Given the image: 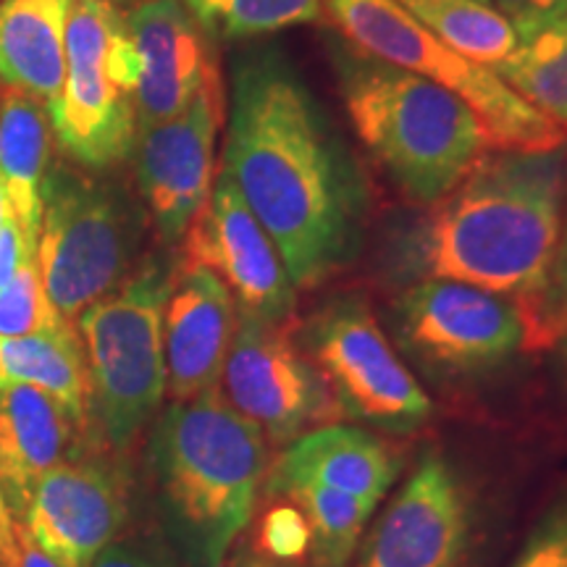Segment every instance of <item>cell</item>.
<instances>
[{
    "label": "cell",
    "mask_w": 567,
    "mask_h": 567,
    "mask_svg": "<svg viewBox=\"0 0 567 567\" xmlns=\"http://www.w3.org/2000/svg\"><path fill=\"white\" fill-rule=\"evenodd\" d=\"M59 321L63 318H59L48 300L34 258L19 268L9 287L0 289V337H27Z\"/></svg>",
    "instance_id": "cell-28"
},
{
    "label": "cell",
    "mask_w": 567,
    "mask_h": 567,
    "mask_svg": "<svg viewBox=\"0 0 567 567\" xmlns=\"http://www.w3.org/2000/svg\"><path fill=\"white\" fill-rule=\"evenodd\" d=\"M509 567H567V494L542 515Z\"/></svg>",
    "instance_id": "cell-29"
},
{
    "label": "cell",
    "mask_w": 567,
    "mask_h": 567,
    "mask_svg": "<svg viewBox=\"0 0 567 567\" xmlns=\"http://www.w3.org/2000/svg\"><path fill=\"white\" fill-rule=\"evenodd\" d=\"M515 27L517 40L567 17V0H486Z\"/></svg>",
    "instance_id": "cell-31"
},
{
    "label": "cell",
    "mask_w": 567,
    "mask_h": 567,
    "mask_svg": "<svg viewBox=\"0 0 567 567\" xmlns=\"http://www.w3.org/2000/svg\"><path fill=\"white\" fill-rule=\"evenodd\" d=\"M140 55L137 130L174 118L216 76L200 21L184 0H147L126 13Z\"/></svg>",
    "instance_id": "cell-17"
},
{
    "label": "cell",
    "mask_w": 567,
    "mask_h": 567,
    "mask_svg": "<svg viewBox=\"0 0 567 567\" xmlns=\"http://www.w3.org/2000/svg\"><path fill=\"white\" fill-rule=\"evenodd\" d=\"M473 509L455 467L423 457L375 523L358 567H465Z\"/></svg>",
    "instance_id": "cell-14"
},
{
    "label": "cell",
    "mask_w": 567,
    "mask_h": 567,
    "mask_svg": "<svg viewBox=\"0 0 567 567\" xmlns=\"http://www.w3.org/2000/svg\"><path fill=\"white\" fill-rule=\"evenodd\" d=\"M34 258H38V245L27 237L19 218L9 208L3 226H0V289L9 287L13 276L19 274V268Z\"/></svg>",
    "instance_id": "cell-32"
},
{
    "label": "cell",
    "mask_w": 567,
    "mask_h": 567,
    "mask_svg": "<svg viewBox=\"0 0 567 567\" xmlns=\"http://www.w3.org/2000/svg\"><path fill=\"white\" fill-rule=\"evenodd\" d=\"M334 66L354 132L415 205L450 195L486 153L478 116L442 84L352 45H337Z\"/></svg>",
    "instance_id": "cell-4"
},
{
    "label": "cell",
    "mask_w": 567,
    "mask_h": 567,
    "mask_svg": "<svg viewBox=\"0 0 567 567\" xmlns=\"http://www.w3.org/2000/svg\"><path fill=\"white\" fill-rule=\"evenodd\" d=\"M221 124L218 74L195 101L166 122L142 126L134 140V176L161 243H182L208 200L216 176V132Z\"/></svg>",
    "instance_id": "cell-13"
},
{
    "label": "cell",
    "mask_w": 567,
    "mask_h": 567,
    "mask_svg": "<svg viewBox=\"0 0 567 567\" xmlns=\"http://www.w3.org/2000/svg\"><path fill=\"white\" fill-rule=\"evenodd\" d=\"M494 74L567 134V17L517 40Z\"/></svg>",
    "instance_id": "cell-23"
},
{
    "label": "cell",
    "mask_w": 567,
    "mask_h": 567,
    "mask_svg": "<svg viewBox=\"0 0 567 567\" xmlns=\"http://www.w3.org/2000/svg\"><path fill=\"white\" fill-rule=\"evenodd\" d=\"M400 455L381 439L331 423L287 444L268 476V492L284 494L292 486L316 484L379 505L400 476Z\"/></svg>",
    "instance_id": "cell-19"
},
{
    "label": "cell",
    "mask_w": 567,
    "mask_h": 567,
    "mask_svg": "<svg viewBox=\"0 0 567 567\" xmlns=\"http://www.w3.org/2000/svg\"><path fill=\"white\" fill-rule=\"evenodd\" d=\"M71 6L74 0H0V92H24L48 111L59 103Z\"/></svg>",
    "instance_id": "cell-20"
},
{
    "label": "cell",
    "mask_w": 567,
    "mask_h": 567,
    "mask_svg": "<svg viewBox=\"0 0 567 567\" xmlns=\"http://www.w3.org/2000/svg\"><path fill=\"white\" fill-rule=\"evenodd\" d=\"M229 405L274 444H292L342 417L334 394L287 329L239 313L221 373Z\"/></svg>",
    "instance_id": "cell-11"
},
{
    "label": "cell",
    "mask_w": 567,
    "mask_h": 567,
    "mask_svg": "<svg viewBox=\"0 0 567 567\" xmlns=\"http://www.w3.org/2000/svg\"><path fill=\"white\" fill-rule=\"evenodd\" d=\"M337 30L354 51L442 84L467 103L484 126L492 151L547 153L567 145V134L507 87L494 69L444 45L400 0H323Z\"/></svg>",
    "instance_id": "cell-6"
},
{
    "label": "cell",
    "mask_w": 567,
    "mask_h": 567,
    "mask_svg": "<svg viewBox=\"0 0 567 567\" xmlns=\"http://www.w3.org/2000/svg\"><path fill=\"white\" fill-rule=\"evenodd\" d=\"M142 213L118 184L55 166L42 182L38 268L63 321L122 287L142 243Z\"/></svg>",
    "instance_id": "cell-7"
},
{
    "label": "cell",
    "mask_w": 567,
    "mask_h": 567,
    "mask_svg": "<svg viewBox=\"0 0 567 567\" xmlns=\"http://www.w3.org/2000/svg\"><path fill=\"white\" fill-rule=\"evenodd\" d=\"M463 59L494 69L517 48V32L484 0H421L408 9Z\"/></svg>",
    "instance_id": "cell-24"
},
{
    "label": "cell",
    "mask_w": 567,
    "mask_h": 567,
    "mask_svg": "<svg viewBox=\"0 0 567 567\" xmlns=\"http://www.w3.org/2000/svg\"><path fill=\"white\" fill-rule=\"evenodd\" d=\"M266 465L264 431L218 389L163 410L151 436L155 494L189 567H224L255 513Z\"/></svg>",
    "instance_id": "cell-3"
},
{
    "label": "cell",
    "mask_w": 567,
    "mask_h": 567,
    "mask_svg": "<svg viewBox=\"0 0 567 567\" xmlns=\"http://www.w3.org/2000/svg\"><path fill=\"white\" fill-rule=\"evenodd\" d=\"M126 520V486L95 460L61 463L34 486L24 523L32 542L63 567H90Z\"/></svg>",
    "instance_id": "cell-15"
},
{
    "label": "cell",
    "mask_w": 567,
    "mask_h": 567,
    "mask_svg": "<svg viewBox=\"0 0 567 567\" xmlns=\"http://www.w3.org/2000/svg\"><path fill=\"white\" fill-rule=\"evenodd\" d=\"M305 347L352 421L410 434L434 413L363 297H339L318 310L305 329Z\"/></svg>",
    "instance_id": "cell-10"
},
{
    "label": "cell",
    "mask_w": 567,
    "mask_h": 567,
    "mask_svg": "<svg viewBox=\"0 0 567 567\" xmlns=\"http://www.w3.org/2000/svg\"><path fill=\"white\" fill-rule=\"evenodd\" d=\"M111 3H113V6H118V9H122V6H132V9H134V6L147 3V0H111Z\"/></svg>",
    "instance_id": "cell-40"
},
{
    "label": "cell",
    "mask_w": 567,
    "mask_h": 567,
    "mask_svg": "<svg viewBox=\"0 0 567 567\" xmlns=\"http://www.w3.org/2000/svg\"><path fill=\"white\" fill-rule=\"evenodd\" d=\"M226 0H187V6L193 9L197 21L205 27H216L218 13H221Z\"/></svg>",
    "instance_id": "cell-36"
},
{
    "label": "cell",
    "mask_w": 567,
    "mask_h": 567,
    "mask_svg": "<svg viewBox=\"0 0 567 567\" xmlns=\"http://www.w3.org/2000/svg\"><path fill=\"white\" fill-rule=\"evenodd\" d=\"M237 318L234 297L216 274L182 260L174 266L163 310L166 392L174 402L216 392Z\"/></svg>",
    "instance_id": "cell-16"
},
{
    "label": "cell",
    "mask_w": 567,
    "mask_h": 567,
    "mask_svg": "<svg viewBox=\"0 0 567 567\" xmlns=\"http://www.w3.org/2000/svg\"><path fill=\"white\" fill-rule=\"evenodd\" d=\"M95 444L90 423L30 384H0V494L13 520L30 507L38 481Z\"/></svg>",
    "instance_id": "cell-18"
},
{
    "label": "cell",
    "mask_w": 567,
    "mask_h": 567,
    "mask_svg": "<svg viewBox=\"0 0 567 567\" xmlns=\"http://www.w3.org/2000/svg\"><path fill=\"white\" fill-rule=\"evenodd\" d=\"M565 195L567 145L484 153L450 195L389 234L384 271L396 284L444 279L528 300L555 255Z\"/></svg>",
    "instance_id": "cell-2"
},
{
    "label": "cell",
    "mask_w": 567,
    "mask_h": 567,
    "mask_svg": "<svg viewBox=\"0 0 567 567\" xmlns=\"http://www.w3.org/2000/svg\"><path fill=\"white\" fill-rule=\"evenodd\" d=\"M6 213H9V200H6V189H3V182H0V226H3V218Z\"/></svg>",
    "instance_id": "cell-39"
},
{
    "label": "cell",
    "mask_w": 567,
    "mask_h": 567,
    "mask_svg": "<svg viewBox=\"0 0 567 567\" xmlns=\"http://www.w3.org/2000/svg\"><path fill=\"white\" fill-rule=\"evenodd\" d=\"M321 17V0H226L216 24L226 38H260Z\"/></svg>",
    "instance_id": "cell-27"
},
{
    "label": "cell",
    "mask_w": 567,
    "mask_h": 567,
    "mask_svg": "<svg viewBox=\"0 0 567 567\" xmlns=\"http://www.w3.org/2000/svg\"><path fill=\"white\" fill-rule=\"evenodd\" d=\"M231 567H284L279 559H271L266 555H243Z\"/></svg>",
    "instance_id": "cell-37"
},
{
    "label": "cell",
    "mask_w": 567,
    "mask_h": 567,
    "mask_svg": "<svg viewBox=\"0 0 567 567\" xmlns=\"http://www.w3.org/2000/svg\"><path fill=\"white\" fill-rule=\"evenodd\" d=\"M400 3H402V6H405V9H410V6L421 3V0H400ZM484 3H486V0H484Z\"/></svg>",
    "instance_id": "cell-42"
},
{
    "label": "cell",
    "mask_w": 567,
    "mask_h": 567,
    "mask_svg": "<svg viewBox=\"0 0 567 567\" xmlns=\"http://www.w3.org/2000/svg\"><path fill=\"white\" fill-rule=\"evenodd\" d=\"M555 350H557V365H559V373H563V379H565V384H567V334L559 339V342L555 344Z\"/></svg>",
    "instance_id": "cell-38"
},
{
    "label": "cell",
    "mask_w": 567,
    "mask_h": 567,
    "mask_svg": "<svg viewBox=\"0 0 567 567\" xmlns=\"http://www.w3.org/2000/svg\"><path fill=\"white\" fill-rule=\"evenodd\" d=\"M53 122L45 105L24 92H0V182L21 229L38 245L42 182L51 172Z\"/></svg>",
    "instance_id": "cell-21"
},
{
    "label": "cell",
    "mask_w": 567,
    "mask_h": 567,
    "mask_svg": "<svg viewBox=\"0 0 567 567\" xmlns=\"http://www.w3.org/2000/svg\"><path fill=\"white\" fill-rule=\"evenodd\" d=\"M224 168L274 239L295 289L354 264L371 218V184L350 142L279 45L234 61Z\"/></svg>",
    "instance_id": "cell-1"
},
{
    "label": "cell",
    "mask_w": 567,
    "mask_h": 567,
    "mask_svg": "<svg viewBox=\"0 0 567 567\" xmlns=\"http://www.w3.org/2000/svg\"><path fill=\"white\" fill-rule=\"evenodd\" d=\"M394 342L436 379H473L526 350V318L517 300L471 284H410L392 305Z\"/></svg>",
    "instance_id": "cell-9"
},
{
    "label": "cell",
    "mask_w": 567,
    "mask_h": 567,
    "mask_svg": "<svg viewBox=\"0 0 567 567\" xmlns=\"http://www.w3.org/2000/svg\"><path fill=\"white\" fill-rule=\"evenodd\" d=\"M90 567H172L158 551L140 542L109 544L101 555L92 559Z\"/></svg>",
    "instance_id": "cell-33"
},
{
    "label": "cell",
    "mask_w": 567,
    "mask_h": 567,
    "mask_svg": "<svg viewBox=\"0 0 567 567\" xmlns=\"http://www.w3.org/2000/svg\"><path fill=\"white\" fill-rule=\"evenodd\" d=\"M517 305L526 318V350H547L567 334V216L542 287Z\"/></svg>",
    "instance_id": "cell-26"
},
{
    "label": "cell",
    "mask_w": 567,
    "mask_h": 567,
    "mask_svg": "<svg viewBox=\"0 0 567 567\" xmlns=\"http://www.w3.org/2000/svg\"><path fill=\"white\" fill-rule=\"evenodd\" d=\"M140 55L126 13L111 0H74L66 24V82L51 122L82 166H116L137 140Z\"/></svg>",
    "instance_id": "cell-8"
},
{
    "label": "cell",
    "mask_w": 567,
    "mask_h": 567,
    "mask_svg": "<svg viewBox=\"0 0 567 567\" xmlns=\"http://www.w3.org/2000/svg\"><path fill=\"white\" fill-rule=\"evenodd\" d=\"M182 264L203 266L226 284L239 313L287 329L295 318V284L274 239L221 168L208 200L182 239Z\"/></svg>",
    "instance_id": "cell-12"
},
{
    "label": "cell",
    "mask_w": 567,
    "mask_h": 567,
    "mask_svg": "<svg viewBox=\"0 0 567 567\" xmlns=\"http://www.w3.org/2000/svg\"><path fill=\"white\" fill-rule=\"evenodd\" d=\"M0 515H11L9 507H6V502H3V494H0Z\"/></svg>",
    "instance_id": "cell-41"
},
{
    "label": "cell",
    "mask_w": 567,
    "mask_h": 567,
    "mask_svg": "<svg viewBox=\"0 0 567 567\" xmlns=\"http://www.w3.org/2000/svg\"><path fill=\"white\" fill-rule=\"evenodd\" d=\"M13 538H17V567H63L32 542L21 520L13 523Z\"/></svg>",
    "instance_id": "cell-34"
},
{
    "label": "cell",
    "mask_w": 567,
    "mask_h": 567,
    "mask_svg": "<svg viewBox=\"0 0 567 567\" xmlns=\"http://www.w3.org/2000/svg\"><path fill=\"white\" fill-rule=\"evenodd\" d=\"M260 544H264L266 557L287 559L300 557L310 544V530L305 517L297 507H276L268 513L264 520V530H260Z\"/></svg>",
    "instance_id": "cell-30"
},
{
    "label": "cell",
    "mask_w": 567,
    "mask_h": 567,
    "mask_svg": "<svg viewBox=\"0 0 567 567\" xmlns=\"http://www.w3.org/2000/svg\"><path fill=\"white\" fill-rule=\"evenodd\" d=\"M0 384L45 389L87 421V363L76 326L59 321L27 337H0Z\"/></svg>",
    "instance_id": "cell-22"
},
{
    "label": "cell",
    "mask_w": 567,
    "mask_h": 567,
    "mask_svg": "<svg viewBox=\"0 0 567 567\" xmlns=\"http://www.w3.org/2000/svg\"><path fill=\"white\" fill-rule=\"evenodd\" d=\"M174 266L145 258L122 287L84 308L76 334L87 363V421L97 446L126 452L166 394L163 310Z\"/></svg>",
    "instance_id": "cell-5"
},
{
    "label": "cell",
    "mask_w": 567,
    "mask_h": 567,
    "mask_svg": "<svg viewBox=\"0 0 567 567\" xmlns=\"http://www.w3.org/2000/svg\"><path fill=\"white\" fill-rule=\"evenodd\" d=\"M13 517L0 515V567H17V538H13Z\"/></svg>",
    "instance_id": "cell-35"
},
{
    "label": "cell",
    "mask_w": 567,
    "mask_h": 567,
    "mask_svg": "<svg viewBox=\"0 0 567 567\" xmlns=\"http://www.w3.org/2000/svg\"><path fill=\"white\" fill-rule=\"evenodd\" d=\"M284 494L297 502V509H302L308 523L313 567H347L375 509L373 502L316 484L292 486Z\"/></svg>",
    "instance_id": "cell-25"
}]
</instances>
